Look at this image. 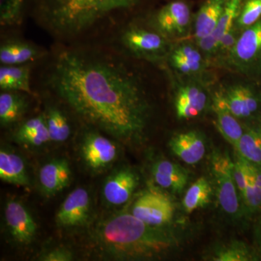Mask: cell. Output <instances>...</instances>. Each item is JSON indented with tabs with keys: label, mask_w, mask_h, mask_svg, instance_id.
Returning a JSON list of instances; mask_svg holds the SVG:
<instances>
[{
	"label": "cell",
	"mask_w": 261,
	"mask_h": 261,
	"mask_svg": "<svg viewBox=\"0 0 261 261\" xmlns=\"http://www.w3.org/2000/svg\"><path fill=\"white\" fill-rule=\"evenodd\" d=\"M113 46L61 44L44 84L89 126L135 143L145 137L152 111L143 81Z\"/></svg>",
	"instance_id": "cell-1"
},
{
	"label": "cell",
	"mask_w": 261,
	"mask_h": 261,
	"mask_svg": "<svg viewBox=\"0 0 261 261\" xmlns=\"http://www.w3.org/2000/svg\"><path fill=\"white\" fill-rule=\"evenodd\" d=\"M152 0H28L33 19L61 44L82 42L113 29Z\"/></svg>",
	"instance_id": "cell-2"
},
{
	"label": "cell",
	"mask_w": 261,
	"mask_h": 261,
	"mask_svg": "<svg viewBox=\"0 0 261 261\" xmlns=\"http://www.w3.org/2000/svg\"><path fill=\"white\" fill-rule=\"evenodd\" d=\"M92 238L101 255L116 260L157 258L178 245L176 237L163 226L146 224L125 211L100 221Z\"/></svg>",
	"instance_id": "cell-3"
},
{
	"label": "cell",
	"mask_w": 261,
	"mask_h": 261,
	"mask_svg": "<svg viewBox=\"0 0 261 261\" xmlns=\"http://www.w3.org/2000/svg\"><path fill=\"white\" fill-rule=\"evenodd\" d=\"M214 66L261 86V19L242 32L232 49Z\"/></svg>",
	"instance_id": "cell-4"
},
{
	"label": "cell",
	"mask_w": 261,
	"mask_h": 261,
	"mask_svg": "<svg viewBox=\"0 0 261 261\" xmlns=\"http://www.w3.org/2000/svg\"><path fill=\"white\" fill-rule=\"evenodd\" d=\"M119 51L152 64H166L172 42L152 27L130 24L117 38Z\"/></svg>",
	"instance_id": "cell-5"
},
{
	"label": "cell",
	"mask_w": 261,
	"mask_h": 261,
	"mask_svg": "<svg viewBox=\"0 0 261 261\" xmlns=\"http://www.w3.org/2000/svg\"><path fill=\"white\" fill-rule=\"evenodd\" d=\"M211 171L221 208L234 219H248L233 176V162L228 152L216 149L211 154Z\"/></svg>",
	"instance_id": "cell-6"
},
{
	"label": "cell",
	"mask_w": 261,
	"mask_h": 261,
	"mask_svg": "<svg viewBox=\"0 0 261 261\" xmlns=\"http://www.w3.org/2000/svg\"><path fill=\"white\" fill-rule=\"evenodd\" d=\"M173 76V105L178 119H193L211 108L210 81L175 74Z\"/></svg>",
	"instance_id": "cell-7"
},
{
	"label": "cell",
	"mask_w": 261,
	"mask_h": 261,
	"mask_svg": "<svg viewBox=\"0 0 261 261\" xmlns=\"http://www.w3.org/2000/svg\"><path fill=\"white\" fill-rule=\"evenodd\" d=\"M193 18L191 7L187 1L172 0L153 10L147 16V23L173 42L186 37Z\"/></svg>",
	"instance_id": "cell-8"
},
{
	"label": "cell",
	"mask_w": 261,
	"mask_h": 261,
	"mask_svg": "<svg viewBox=\"0 0 261 261\" xmlns=\"http://www.w3.org/2000/svg\"><path fill=\"white\" fill-rule=\"evenodd\" d=\"M260 85L253 82H234L218 89L233 116L244 125L261 121Z\"/></svg>",
	"instance_id": "cell-9"
},
{
	"label": "cell",
	"mask_w": 261,
	"mask_h": 261,
	"mask_svg": "<svg viewBox=\"0 0 261 261\" xmlns=\"http://www.w3.org/2000/svg\"><path fill=\"white\" fill-rule=\"evenodd\" d=\"M166 65L173 74L211 82L209 68L212 65L195 42L172 44Z\"/></svg>",
	"instance_id": "cell-10"
},
{
	"label": "cell",
	"mask_w": 261,
	"mask_h": 261,
	"mask_svg": "<svg viewBox=\"0 0 261 261\" xmlns=\"http://www.w3.org/2000/svg\"><path fill=\"white\" fill-rule=\"evenodd\" d=\"M130 213L146 224L163 226L172 220L174 206L168 196L149 190L139 196L132 206Z\"/></svg>",
	"instance_id": "cell-11"
},
{
	"label": "cell",
	"mask_w": 261,
	"mask_h": 261,
	"mask_svg": "<svg viewBox=\"0 0 261 261\" xmlns=\"http://www.w3.org/2000/svg\"><path fill=\"white\" fill-rule=\"evenodd\" d=\"M5 224L10 237L20 245H29L35 238L37 223L22 202L9 200L5 207Z\"/></svg>",
	"instance_id": "cell-12"
},
{
	"label": "cell",
	"mask_w": 261,
	"mask_h": 261,
	"mask_svg": "<svg viewBox=\"0 0 261 261\" xmlns=\"http://www.w3.org/2000/svg\"><path fill=\"white\" fill-rule=\"evenodd\" d=\"M82 154L86 164L92 169L98 171L112 164L118 156L117 145L96 132H88L82 145Z\"/></svg>",
	"instance_id": "cell-13"
},
{
	"label": "cell",
	"mask_w": 261,
	"mask_h": 261,
	"mask_svg": "<svg viewBox=\"0 0 261 261\" xmlns=\"http://www.w3.org/2000/svg\"><path fill=\"white\" fill-rule=\"evenodd\" d=\"M91 199L84 188H77L70 192L56 215V222L63 228L84 226L90 215Z\"/></svg>",
	"instance_id": "cell-14"
},
{
	"label": "cell",
	"mask_w": 261,
	"mask_h": 261,
	"mask_svg": "<svg viewBox=\"0 0 261 261\" xmlns=\"http://www.w3.org/2000/svg\"><path fill=\"white\" fill-rule=\"evenodd\" d=\"M138 185V176L132 168H119L105 182L103 197L109 205H123L130 200Z\"/></svg>",
	"instance_id": "cell-15"
},
{
	"label": "cell",
	"mask_w": 261,
	"mask_h": 261,
	"mask_svg": "<svg viewBox=\"0 0 261 261\" xmlns=\"http://www.w3.org/2000/svg\"><path fill=\"white\" fill-rule=\"evenodd\" d=\"M244 1L245 0H227L224 11L214 32L211 33L210 35L196 41V44L210 63L220 39L234 27L241 11Z\"/></svg>",
	"instance_id": "cell-16"
},
{
	"label": "cell",
	"mask_w": 261,
	"mask_h": 261,
	"mask_svg": "<svg viewBox=\"0 0 261 261\" xmlns=\"http://www.w3.org/2000/svg\"><path fill=\"white\" fill-rule=\"evenodd\" d=\"M211 109L215 113L216 124L220 134L234 147L243 135L245 125L233 116L218 90L213 92Z\"/></svg>",
	"instance_id": "cell-17"
},
{
	"label": "cell",
	"mask_w": 261,
	"mask_h": 261,
	"mask_svg": "<svg viewBox=\"0 0 261 261\" xmlns=\"http://www.w3.org/2000/svg\"><path fill=\"white\" fill-rule=\"evenodd\" d=\"M169 147L173 154L189 165L200 162L205 156V139L197 130H189L173 136L169 141Z\"/></svg>",
	"instance_id": "cell-18"
},
{
	"label": "cell",
	"mask_w": 261,
	"mask_h": 261,
	"mask_svg": "<svg viewBox=\"0 0 261 261\" xmlns=\"http://www.w3.org/2000/svg\"><path fill=\"white\" fill-rule=\"evenodd\" d=\"M45 56L44 49L36 44L19 39H10L0 46L1 65H23L33 63Z\"/></svg>",
	"instance_id": "cell-19"
},
{
	"label": "cell",
	"mask_w": 261,
	"mask_h": 261,
	"mask_svg": "<svg viewBox=\"0 0 261 261\" xmlns=\"http://www.w3.org/2000/svg\"><path fill=\"white\" fill-rule=\"evenodd\" d=\"M152 174L159 187L174 194L181 193L188 183L187 170L168 160L156 161L152 166Z\"/></svg>",
	"instance_id": "cell-20"
},
{
	"label": "cell",
	"mask_w": 261,
	"mask_h": 261,
	"mask_svg": "<svg viewBox=\"0 0 261 261\" xmlns=\"http://www.w3.org/2000/svg\"><path fill=\"white\" fill-rule=\"evenodd\" d=\"M39 183L44 195L51 196L64 190L71 180V171L68 161L56 159L41 168Z\"/></svg>",
	"instance_id": "cell-21"
},
{
	"label": "cell",
	"mask_w": 261,
	"mask_h": 261,
	"mask_svg": "<svg viewBox=\"0 0 261 261\" xmlns=\"http://www.w3.org/2000/svg\"><path fill=\"white\" fill-rule=\"evenodd\" d=\"M245 167V180L240 194L247 217L250 219L261 214V168L246 160Z\"/></svg>",
	"instance_id": "cell-22"
},
{
	"label": "cell",
	"mask_w": 261,
	"mask_h": 261,
	"mask_svg": "<svg viewBox=\"0 0 261 261\" xmlns=\"http://www.w3.org/2000/svg\"><path fill=\"white\" fill-rule=\"evenodd\" d=\"M227 0H205L193 18L195 42L214 32Z\"/></svg>",
	"instance_id": "cell-23"
},
{
	"label": "cell",
	"mask_w": 261,
	"mask_h": 261,
	"mask_svg": "<svg viewBox=\"0 0 261 261\" xmlns=\"http://www.w3.org/2000/svg\"><path fill=\"white\" fill-rule=\"evenodd\" d=\"M32 63L23 65H1L0 89L1 91H14L32 94Z\"/></svg>",
	"instance_id": "cell-24"
},
{
	"label": "cell",
	"mask_w": 261,
	"mask_h": 261,
	"mask_svg": "<svg viewBox=\"0 0 261 261\" xmlns=\"http://www.w3.org/2000/svg\"><path fill=\"white\" fill-rule=\"evenodd\" d=\"M32 95L21 92L2 91L0 94V123L8 127L18 123L27 112L28 97Z\"/></svg>",
	"instance_id": "cell-25"
},
{
	"label": "cell",
	"mask_w": 261,
	"mask_h": 261,
	"mask_svg": "<svg viewBox=\"0 0 261 261\" xmlns=\"http://www.w3.org/2000/svg\"><path fill=\"white\" fill-rule=\"evenodd\" d=\"M236 153L261 168V121L245 125V130L234 147Z\"/></svg>",
	"instance_id": "cell-26"
},
{
	"label": "cell",
	"mask_w": 261,
	"mask_h": 261,
	"mask_svg": "<svg viewBox=\"0 0 261 261\" xmlns=\"http://www.w3.org/2000/svg\"><path fill=\"white\" fill-rule=\"evenodd\" d=\"M0 178L18 186L30 185L23 159L14 152L4 149L0 151Z\"/></svg>",
	"instance_id": "cell-27"
},
{
	"label": "cell",
	"mask_w": 261,
	"mask_h": 261,
	"mask_svg": "<svg viewBox=\"0 0 261 261\" xmlns=\"http://www.w3.org/2000/svg\"><path fill=\"white\" fill-rule=\"evenodd\" d=\"M209 257L214 261L260 260L255 247L239 240L218 245Z\"/></svg>",
	"instance_id": "cell-28"
},
{
	"label": "cell",
	"mask_w": 261,
	"mask_h": 261,
	"mask_svg": "<svg viewBox=\"0 0 261 261\" xmlns=\"http://www.w3.org/2000/svg\"><path fill=\"white\" fill-rule=\"evenodd\" d=\"M44 114L51 142H63L68 140L71 127L64 111L58 106H48Z\"/></svg>",
	"instance_id": "cell-29"
},
{
	"label": "cell",
	"mask_w": 261,
	"mask_h": 261,
	"mask_svg": "<svg viewBox=\"0 0 261 261\" xmlns=\"http://www.w3.org/2000/svg\"><path fill=\"white\" fill-rule=\"evenodd\" d=\"M213 195L210 182L205 178H199L187 190L182 202L184 209L188 214L208 205Z\"/></svg>",
	"instance_id": "cell-30"
},
{
	"label": "cell",
	"mask_w": 261,
	"mask_h": 261,
	"mask_svg": "<svg viewBox=\"0 0 261 261\" xmlns=\"http://www.w3.org/2000/svg\"><path fill=\"white\" fill-rule=\"evenodd\" d=\"M28 0H0V24L13 27L21 22Z\"/></svg>",
	"instance_id": "cell-31"
},
{
	"label": "cell",
	"mask_w": 261,
	"mask_h": 261,
	"mask_svg": "<svg viewBox=\"0 0 261 261\" xmlns=\"http://www.w3.org/2000/svg\"><path fill=\"white\" fill-rule=\"evenodd\" d=\"M260 19L261 0H245L235 27L242 32Z\"/></svg>",
	"instance_id": "cell-32"
},
{
	"label": "cell",
	"mask_w": 261,
	"mask_h": 261,
	"mask_svg": "<svg viewBox=\"0 0 261 261\" xmlns=\"http://www.w3.org/2000/svg\"><path fill=\"white\" fill-rule=\"evenodd\" d=\"M16 140L20 143L25 144L34 147H39L42 146L48 142H51L50 137H49V132H48L47 123L44 126L39 128V129L29 134V135H24L23 137H19Z\"/></svg>",
	"instance_id": "cell-33"
},
{
	"label": "cell",
	"mask_w": 261,
	"mask_h": 261,
	"mask_svg": "<svg viewBox=\"0 0 261 261\" xmlns=\"http://www.w3.org/2000/svg\"><path fill=\"white\" fill-rule=\"evenodd\" d=\"M73 259L72 252L65 248L54 249L40 257V260L44 261H70Z\"/></svg>",
	"instance_id": "cell-34"
},
{
	"label": "cell",
	"mask_w": 261,
	"mask_h": 261,
	"mask_svg": "<svg viewBox=\"0 0 261 261\" xmlns=\"http://www.w3.org/2000/svg\"><path fill=\"white\" fill-rule=\"evenodd\" d=\"M254 247L261 260V214L257 216L254 226Z\"/></svg>",
	"instance_id": "cell-35"
}]
</instances>
